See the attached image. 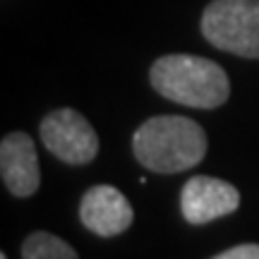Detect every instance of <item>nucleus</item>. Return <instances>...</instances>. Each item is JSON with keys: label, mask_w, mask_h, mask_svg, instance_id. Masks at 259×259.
Instances as JSON below:
<instances>
[{"label": "nucleus", "mask_w": 259, "mask_h": 259, "mask_svg": "<svg viewBox=\"0 0 259 259\" xmlns=\"http://www.w3.org/2000/svg\"><path fill=\"white\" fill-rule=\"evenodd\" d=\"M22 259H79V254L63 238L46 231H36L22 242Z\"/></svg>", "instance_id": "nucleus-8"}, {"label": "nucleus", "mask_w": 259, "mask_h": 259, "mask_svg": "<svg viewBox=\"0 0 259 259\" xmlns=\"http://www.w3.org/2000/svg\"><path fill=\"white\" fill-rule=\"evenodd\" d=\"M149 82L168 101L202 111L219 108L231 96L226 70L202 56L173 53L158 58L149 70Z\"/></svg>", "instance_id": "nucleus-2"}, {"label": "nucleus", "mask_w": 259, "mask_h": 259, "mask_svg": "<svg viewBox=\"0 0 259 259\" xmlns=\"http://www.w3.org/2000/svg\"><path fill=\"white\" fill-rule=\"evenodd\" d=\"M211 259H259V245H254V242L235 245V247L221 252V254H216Z\"/></svg>", "instance_id": "nucleus-9"}, {"label": "nucleus", "mask_w": 259, "mask_h": 259, "mask_svg": "<svg viewBox=\"0 0 259 259\" xmlns=\"http://www.w3.org/2000/svg\"><path fill=\"white\" fill-rule=\"evenodd\" d=\"M79 219L84 228L99 238H115L135 221V211L127 197L113 185H94L79 202Z\"/></svg>", "instance_id": "nucleus-6"}, {"label": "nucleus", "mask_w": 259, "mask_h": 259, "mask_svg": "<svg viewBox=\"0 0 259 259\" xmlns=\"http://www.w3.org/2000/svg\"><path fill=\"white\" fill-rule=\"evenodd\" d=\"M202 34L219 51L259 60V0H211L202 12Z\"/></svg>", "instance_id": "nucleus-3"}, {"label": "nucleus", "mask_w": 259, "mask_h": 259, "mask_svg": "<svg viewBox=\"0 0 259 259\" xmlns=\"http://www.w3.org/2000/svg\"><path fill=\"white\" fill-rule=\"evenodd\" d=\"M132 151L144 168L170 176L197 166L206 156V132L192 118L156 115L132 135Z\"/></svg>", "instance_id": "nucleus-1"}, {"label": "nucleus", "mask_w": 259, "mask_h": 259, "mask_svg": "<svg viewBox=\"0 0 259 259\" xmlns=\"http://www.w3.org/2000/svg\"><path fill=\"white\" fill-rule=\"evenodd\" d=\"M0 176L12 197H31L41 185L36 147L27 132H10L0 142Z\"/></svg>", "instance_id": "nucleus-7"}, {"label": "nucleus", "mask_w": 259, "mask_h": 259, "mask_svg": "<svg viewBox=\"0 0 259 259\" xmlns=\"http://www.w3.org/2000/svg\"><path fill=\"white\" fill-rule=\"evenodd\" d=\"M0 259H8V254H5V252H0Z\"/></svg>", "instance_id": "nucleus-10"}, {"label": "nucleus", "mask_w": 259, "mask_h": 259, "mask_svg": "<svg viewBox=\"0 0 259 259\" xmlns=\"http://www.w3.org/2000/svg\"><path fill=\"white\" fill-rule=\"evenodd\" d=\"M240 206V192L219 178L194 176L180 192V211L187 223L202 226L223 219Z\"/></svg>", "instance_id": "nucleus-5"}, {"label": "nucleus", "mask_w": 259, "mask_h": 259, "mask_svg": "<svg viewBox=\"0 0 259 259\" xmlns=\"http://www.w3.org/2000/svg\"><path fill=\"white\" fill-rule=\"evenodd\" d=\"M44 147L70 166L92 163L99 154V135L92 122L74 108H58L41 122Z\"/></svg>", "instance_id": "nucleus-4"}]
</instances>
